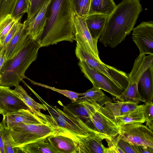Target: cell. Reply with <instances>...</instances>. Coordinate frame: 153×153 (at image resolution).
<instances>
[{"instance_id":"cell-1","label":"cell","mask_w":153,"mask_h":153,"mask_svg":"<svg viewBox=\"0 0 153 153\" xmlns=\"http://www.w3.org/2000/svg\"><path fill=\"white\" fill-rule=\"evenodd\" d=\"M74 13L71 0H52L46 13V22L39 43L47 47L63 41H75Z\"/></svg>"},{"instance_id":"cell-2","label":"cell","mask_w":153,"mask_h":153,"mask_svg":"<svg viewBox=\"0 0 153 153\" xmlns=\"http://www.w3.org/2000/svg\"><path fill=\"white\" fill-rule=\"evenodd\" d=\"M140 0H123L108 16L99 42L114 48L124 40L134 28L142 11Z\"/></svg>"},{"instance_id":"cell-3","label":"cell","mask_w":153,"mask_h":153,"mask_svg":"<svg viewBox=\"0 0 153 153\" xmlns=\"http://www.w3.org/2000/svg\"><path fill=\"white\" fill-rule=\"evenodd\" d=\"M39 43L29 36L22 48L13 58L6 60L0 72V85L11 87L25 78V72L37 57Z\"/></svg>"},{"instance_id":"cell-4","label":"cell","mask_w":153,"mask_h":153,"mask_svg":"<svg viewBox=\"0 0 153 153\" xmlns=\"http://www.w3.org/2000/svg\"><path fill=\"white\" fill-rule=\"evenodd\" d=\"M15 143V148L58 134L60 129L53 122L49 123H22L9 129Z\"/></svg>"},{"instance_id":"cell-5","label":"cell","mask_w":153,"mask_h":153,"mask_svg":"<svg viewBox=\"0 0 153 153\" xmlns=\"http://www.w3.org/2000/svg\"><path fill=\"white\" fill-rule=\"evenodd\" d=\"M75 53L79 61L86 63L95 71L107 76L125 90L128 83V74L97 60L81 42L76 41Z\"/></svg>"},{"instance_id":"cell-6","label":"cell","mask_w":153,"mask_h":153,"mask_svg":"<svg viewBox=\"0 0 153 153\" xmlns=\"http://www.w3.org/2000/svg\"><path fill=\"white\" fill-rule=\"evenodd\" d=\"M27 87L42 103L46 106L53 121L58 127L67 132L81 135H86L98 131L80 119L71 117L56 106L47 103L30 87Z\"/></svg>"},{"instance_id":"cell-7","label":"cell","mask_w":153,"mask_h":153,"mask_svg":"<svg viewBox=\"0 0 153 153\" xmlns=\"http://www.w3.org/2000/svg\"><path fill=\"white\" fill-rule=\"evenodd\" d=\"M88 102H90V119L95 129L105 136L106 139L111 140L119 134L120 127L111 111L94 100Z\"/></svg>"},{"instance_id":"cell-8","label":"cell","mask_w":153,"mask_h":153,"mask_svg":"<svg viewBox=\"0 0 153 153\" xmlns=\"http://www.w3.org/2000/svg\"><path fill=\"white\" fill-rule=\"evenodd\" d=\"M78 65L84 76L93 87L102 89L119 101H122V94L125 89L104 75L93 69L85 62L79 61Z\"/></svg>"},{"instance_id":"cell-9","label":"cell","mask_w":153,"mask_h":153,"mask_svg":"<svg viewBox=\"0 0 153 153\" xmlns=\"http://www.w3.org/2000/svg\"><path fill=\"white\" fill-rule=\"evenodd\" d=\"M119 127L120 138L133 145L153 148V132L146 126L137 123Z\"/></svg>"},{"instance_id":"cell-10","label":"cell","mask_w":153,"mask_h":153,"mask_svg":"<svg viewBox=\"0 0 153 153\" xmlns=\"http://www.w3.org/2000/svg\"><path fill=\"white\" fill-rule=\"evenodd\" d=\"M2 123L9 129L22 123L38 124L53 123L50 115L40 111L33 112L28 109H22L3 116Z\"/></svg>"},{"instance_id":"cell-11","label":"cell","mask_w":153,"mask_h":153,"mask_svg":"<svg viewBox=\"0 0 153 153\" xmlns=\"http://www.w3.org/2000/svg\"><path fill=\"white\" fill-rule=\"evenodd\" d=\"M59 133L72 139L77 145V153H104L105 146L102 143L106 137L97 131L86 135L73 134L62 129Z\"/></svg>"},{"instance_id":"cell-12","label":"cell","mask_w":153,"mask_h":153,"mask_svg":"<svg viewBox=\"0 0 153 153\" xmlns=\"http://www.w3.org/2000/svg\"><path fill=\"white\" fill-rule=\"evenodd\" d=\"M132 38L139 55L153 54V22H143L132 30Z\"/></svg>"},{"instance_id":"cell-13","label":"cell","mask_w":153,"mask_h":153,"mask_svg":"<svg viewBox=\"0 0 153 153\" xmlns=\"http://www.w3.org/2000/svg\"><path fill=\"white\" fill-rule=\"evenodd\" d=\"M29 108L9 87L0 85V114L3 116Z\"/></svg>"},{"instance_id":"cell-14","label":"cell","mask_w":153,"mask_h":153,"mask_svg":"<svg viewBox=\"0 0 153 153\" xmlns=\"http://www.w3.org/2000/svg\"><path fill=\"white\" fill-rule=\"evenodd\" d=\"M73 22L75 30V41L81 42L97 60L102 62L99 57V52L97 48L98 41L91 36L84 18L79 16L74 13Z\"/></svg>"},{"instance_id":"cell-15","label":"cell","mask_w":153,"mask_h":153,"mask_svg":"<svg viewBox=\"0 0 153 153\" xmlns=\"http://www.w3.org/2000/svg\"><path fill=\"white\" fill-rule=\"evenodd\" d=\"M52 0H49L31 20H25L23 22L27 34L31 39L39 42L46 24L48 6Z\"/></svg>"},{"instance_id":"cell-16","label":"cell","mask_w":153,"mask_h":153,"mask_svg":"<svg viewBox=\"0 0 153 153\" xmlns=\"http://www.w3.org/2000/svg\"><path fill=\"white\" fill-rule=\"evenodd\" d=\"M60 103L63 107V111L71 117L80 119L89 126V124H93L89 114L90 102L86 100L79 102H72L65 105H63L61 102Z\"/></svg>"},{"instance_id":"cell-17","label":"cell","mask_w":153,"mask_h":153,"mask_svg":"<svg viewBox=\"0 0 153 153\" xmlns=\"http://www.w3.org/2000/svg\"><path fill=\"white\" fill-rule=\"evenodd\" d=\"M137 89L143 102H153V64L144 72L139 81Z\"/></svg>"},{"instance_id":"cell-18","label":"cell","mask_w":153,"mask_h":153,"mask_svg":"<svg viewBox=\"0 0 153 153\" xmlns=\"http://www.w3.org/2000/svg\"><path fill=\"white\" fill-rule=\"evenodd\" d=\"M47 140L59 153H77V145L71 138L59 132Z\"/></svg>"},{"instance_id":"cell-19","label":"cell","mask_w":153,"mask_h":153,"mask_svg":"<svg viewBox=\"0 0 153 153\" xmlns=\"http://www.w3.org/2000/svg\"><path fill=\"white\" fill-rule=\"evenodd\" d=\"M21 23L17 32L10 40L5 49L7 60L12 58L22 48L29 37Z\"/></svg>"},{"instance_id":"cell-20","label":"cell","mask_w":153,"mask_h":153,"mask_svg":"<svg viewBox=\"0 0 153 153\" xmlns=\"http://www.w3.org/2000/svg\"><path fill=\"white\" fill-rule=\"evenodd\" d=\"M108 16L101 14L89 15L84 17L92 37L98 41L104 28Z\"/></svg>"},{"instance_id":"cell-21","label":"cell","mask_w":153,"mask_h":153,"mask_svg":"<svg viewBox=\"0 0 153 153\" xmlns=\"http://www.w3.org/2000/svg\"><path fill=\"white\" fill-rule=\"evenodd\" d=\"M144 104L139 105L134 109L123 115L114 117L117 125L119 127L127 124L144 123Z\"/></svg>"},{"instance_id":"cell-22","label":"cell","mask_w":153,"mask_h":153,"mask_svg":"<svg viewBox=\"0 0 153 153\" xmlns=\"http://www.w3.org/2000/svg\"><path fill=\"white\" fill-rule=\"evenodd\" d=\"M46 139H42L16 148L18 153H59Z\"/></svg>"},{"instance_id":"cell-23","label":"cell","mask_w":153,"mask_h":153,"mask_svg":"<svg viewBox=\"0 0 153 153\" xmlns=\"http://www.w3.org/2000/svg\"><path fill=\"white\" fill-rule=\"evenodd\" d=\"M140 102L116 101L112 102L108 100L105 103V107L108 108L114 117L123 115L131 111L138 106Z\"/></svg>"},{"instance_id":"cell-24","label":"cell","mask_w":153,"mask_h":153,"mask_svg":"<svg viewBox=\"0 0 153 153\" xmlns=\"http://www.w3.org/2000/svg\"><path fill=\"white\" fill-rule=\"evenodd\" d=\"M116 5L113 0H91L88 15L101 14L108 16Z\"/></svg>"},{"instance_id":"cell-25","label":"cell","mask_w":153,"mask_h":153,"mask_svg":"<svg viewBox=\"0 0 153 153\" xmlns=\"http://www.w3.org/2000/svg\"><path fill=\"white\" fill-rule=\"evenodd\" d=\"M110 99L106 96L101 89L93 86V87L85 92L82 93L81 96L75 102H79L84 101L94 100L100 105L103 106L105 102L110 100Z\"/></svg>"},{"instance_id":"cell-26","label":"cell","mask_w":153,"mask_h":153,"mask_svg":"<svg viewBox=\"0 0 153 153\" xmlns=\"http://www.w3.org/2000/svg\"><path fill=\"white\" fill-rule=\"evenodd\" d=\"M14 91L19 95L20 98L33 112L40 111L41 109L47 110L46 106L44 104L36 102L27 93L24 89L19 84L15 86Z\"/></svg>"},{"instance_id":"cell-27","label":"cell","mask_w":153,"mask_h":153,"mask_svg":"<svg viewBox=\"0 0 153 153\" xmlns=\"http://www.w3.org/2000/svg\"><path fill=\"white\" fill-rule=\"evenodd\" d=\"M1 133L5 153H18L9 129L3 124Z\"/></svg>"},{"instance_id":"cell-28","label":"cell","mask_w":153,"mask_h":153,"mask_svg":"<svg viewBox=\"0 0 153 153\" xmlns=\"http://www.w3.org/2000/svg\"><path fill=\"white\" fill-rule=\"evenodd\" d=\"M17 22L10 14L0 21V44L1 45L7 34Z\"/></svg>"},{"instance_id":"cell-29","label":"cell","mask_w":153,"mask_h":153,"mask_svg":"<svg viewBox=\"0 0 153 153\" xmlns=\"http://www.w3.org/2000/svg\"><path fill=\"white\" fill-rule=\"evenodd\" d=\"M30 5L29 0H18L11 14L12 16L17 22H21L23 15L25 13H28Z\"/></svg>"},{"instance_id":"cell-30","label":"cell","mask_w":153,"mask_h":153,"mask_svg":"<svg viewBox=\"0 0 153 153\" xmlns=\"http://www.w3.org/2000/svg\"><path fill=\"white\" fill-rule=\"evenodd\" d=\"M25 78L28 79L31 83L34 85L50 89L61 94L69 98L71 100L72 102H75L77 100L79 99V97L81 96L82 95V93H78L67 90L60 89L43 84L36 82L28 78L26 76H25Z\"/></svg>"},{"instance_id":"cell-31","label":"cell","mask_w":153,"mask_h":153,"mask_svg":"<svg viewBox=\"0 0 153 153\" xmlns=\"http://www.w3.org/2000/svg\"><path fill=\"white\" fill-rule=\"evenodd\" d=\"M18 0H0V21L11 15Z\"/></svg>"},{"instance_id":"cell-32","label":"cell","mask_w":153,"mask_h":153,"mask_svg":"<svg viewBox=\"0 0 153 153\" xmlns=\"http://www.w3.org/2000/svg\"><path fill=\"white\" fill-rule=\"evenodd\" d=\"M49 0H32L27 14V21L31 20Z\"/></svg>"},{"instance_id":"cell-33","label":"cell","mask_w":153,"mask_h":153,"mask_svg":"<svg viewBox=\"0 0 153 153\" xmlns=\"http://www.w3.org/2000/svg\"><path fill=\"white\" fill-rule=\"evenodd\" d=\"M144 115L146 126L153 131V102L144 104Z\"/></svg>"},{"instance_id":"cell-34","label":"cell","mask_w":153,"mask_h":153,"mask_svg":"<svg viewBox=\"0 0 153 153\" xmlns=\"http://www.w3.org/2000/svg\"><path fill=\"white\" fill-rule=\"evenodd\" d=\"M91 0H81L74 10L79 16L85 17L88 15Z\"/></svg>"},{"instance_id":"cell-35","label":"cell","mask_w":153,"mask_h":153,"mask_svg":"<svg viewBox=\"0 0 153 153\" xmlns=\"http://www.w3.org/2000/svg\"><path fill=\"white\" fill-rule=\"evenodd\" d=\"M118 135L115 137L117 144L124 153H137L134 145L120 138Z\"/></svg>"},{"instance_id":"cell-36","label":"cell","mask_w":153,"mask_h":153,"mask_svg":"<svg viewBox=\"0 0 153 153\" xmlns=\"http://www.w3.org/2000/svg\"><path fill=\"white\" fill-rule=\"evenodd\" d=\"M115 137L111 140L105 139L108 144V147H105L104 153H124L118 146Z\"/></svg>"},{"instance_id":"cell-37","label":"cell","mask_w":153,"mask_h":153,"mask_svg":"<svg viewBox=\"0 0 153 153\" xmlns=\"http://www.w3.org/2000/svg\"><path fill=\"white\" fill-rule=\"evenodd\" d=\"M21 23L20 22H16L6 36L2 45V47L5 49L8 43L17 32Z\"/></svg>"},{"instance_id":"cell-38","label":"cell","mask_w":153,"mask_h":153,"mask_svg":"<svg viewBox=\"0 0 153 153\" xmlns=\"http://www.w3.org/2000/svg\"><path fill=\"white\" fill-rule=\"evenodd\" d=\"M137 153H153V148L141 145H135Z\"/></svg>"},{"instance_id":"cell-39","label":"cell","mask_w":153,"mask_h":153,"mask_svg":"<svg viewBox=\"0 0 153 153\" xmlns=\"http://www.w3.org/2000/svg\"><path fill=\"white\" fill-rule=\"evenodd\" d=\"M6 60L5 49L0 44V74L2 68Z\"/></svg>"},{"instance_id":"cell-40","label":"cell","mask_w":153,"mask_h":153,"mask_svg":"<svg viewBox=\"0 0 153 153\" xmlns=\"http://www.w3.org/2000/svg\"><path fill=\"white\" fill-rule=\"evenodd\" d=\"M3 126L2 123L0 122V153H5L1 133V130Z\"/></svg>"},{"instance_id":"cell-41","label":"cell","mask_w":153,"mask_h":153,"mask_svg":"<svg viewBox=\"0 0 153 153\" xmlns=\"http://www.w3.org/2000/svg\"><path fill=\"white\" fill-rule=\"evenodd\" d=\"M81 0H71L72 6L74 11L77 5Z\"/></svg>"},{"instance_id":"cell-42","label":"cell","mask_w":153,"mask_h":153,"mask_svg":"<svg viewBox=\"0 0 153 153\" xmlns=\"http://www.w3.org/2000/svg\"><path fill=\"white\" fill-rule=\"evenodd\" d=\"M29 1L30 2V4H31V2H32V0H29Z\"/></svg>"},{"instance_id":"cell-43","label":"cell","mask_w":153,"mask_h":153,"mask_svg":"<svg viewBox=\"0 0 153 153\" xmlns=\"http://www.w3.org/2000/svg\"><path fill=\"white\" fill-rule=\"evenodd\" d=\"M1 77V74H0V81Z\"/></svg>"}]
</instances>
